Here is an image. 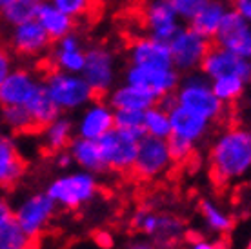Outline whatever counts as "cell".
<instances>
[{"label": "cell", "instance_id": "obj_1", "mask_svg": "<svg viewBox=\"0 0 251 249\" xmlns=\"http://www.w3.org/2000/svg\"><path fill=\"white\" fill-rule=\"evenodd\" d=\"M251 164V137L242 127H229L215 142L209 155V178L217 189L239 178Z\"/></svg>", "mask_w": 251, "mask_h": 249}, {"label": "cell", "instance_id": "obj_2", "mask_svg": "<svg viewBox=\"0 0 251 249\" xmlns=\"http://www.w3.org/2000/svg\"><path fill=\"white\" fill-rule=\"evenodd\" d=\"M175 102L206 120H220L224 115V104L215 97L211 86L202 76H189L184 80L175 95Z\"/></svg>", "mask_w": 251, "mask_h": 249}, {"label": "cell", "instance_id": "obj_3", "mask_svg": "<svg viewBox=\"0 0 251 249\" xmlns=\"http://www.w3.org/2000/svg\"><path fill=\"white\" fill-rule=\"evenodd\" d=\"M97 142L100 148V155L104 164H106V169H111V171L122 174L129 173L133 160L137 156L140 138L131 135L129 131L113 127L107 133H104Z\"/></svg>", "mask_w": 251, "mask_h": 249}, {"label": "cell", "instance_id": "obj_4", "mask_svg": "<svg viewBox=\"0 0 251 249\" xmlns=\"http://www.w3.org/2000/svg\"><path fill=\"white\" fill-rule=\"evenodd\" d=\"M171 164L168 144L164 138L148 137L146 135L138 142L137 156L133 160V166L129 173L126 174L133 182H146L153 180L157 174H160L164 169Z\"/></svg>", "mask_w": 251, "mask_h": 249}, {"label": "cell", "instance_id": "obj_5", "mask_svg": "<svg viewBox=\"0 0 251 249\" xmlns=\"http://www.w3.org/2000/svg\"><path fill=\"white\" fill-rule=\"evenodd\" d=\"M46 89L53 102L60 109H73L93 99L91 89L84 78L75 73H66L60 69H50L46 73Z\"/></svg>", "mask_w": 251, "mask_h": 249}, {"label": "cell", "instance_id": "obj_6", "mask_svg": "<svg viewBox=\"0 0 251 249\" xmlns=\"http://www.w3.org/2000/svg\"><path fill=\"white\" fill-rule=\"evenodd\" d=\"M84 80L91 89L95 102H102L115 78V58L106 48H93L86 53L84 60Z\"/></svg>", "mask_w": 251, "mask_h": 249}, {"label": "cell", "instance_id": "obj_7", "mask_svg": "<svg viewBox=\"0 0 251 249\" xmlns=\"http://www.w3.org/2000/svg\"><path fill=\"white\" fill-rule=\"evenodd\" d=\"M171 53V60H173V68L182 69V71H191V69L199 68L202 62L204 55L209 50V38H204L191 27L188 29H180L171 37L168 42Z\"/></svg>", "mask_w": 251, "mask_h": 249}, {"label": "cell", "instance_id": "obj_8", "mask_svg": "<svg viewBox=\"0 0 251 249\" xmlns=\"http://www.w3.org/2000/svg\"><path fill=\"white\" fill-rule=\"evenodd\" d=\"M97 182L91 174L80 173V174H69L64 178H58L50 186L48 195L55 204L68 207V209H76L84 202L93 199L97 193Z\"/></svg>", "mask_w": 251, "mask_h": 249}, {"label": "cell", "instance_id": "obj_9", "mask_svg": "<svg viewBox=\"0 0 251 249\" xmlns=\"http://www.w3.org/2000/svg\"><path fill=\"white\" fill-rule=\"evenodd\" d=\"M138 15L142 25L157 40L170 42L171 37L178 31V15L168 0H148Z\"/></svg>", "mask_w": 251, "mask_h": 249}, {"label": "cell", "instance_id": "obj_10", "mask_svg": "<svg viewBox=\"0 0 251 249\" xmlns=\"http://www.w3.org/2000/svg\"><path fill=\"white\" fill-rule=\"evenodd\" d=\"M217 46L231 51L242 58H250L251 55V31L248 19L237 11H226L220 22L219 29L215 33Z\"/></svg>", "mask_w": 251, "mask_h": 249}, {"label": "cell", "instance_id": "obj_11", "mask_svg": "<svg viewBox=\"0 0 251 249\" xmlns=\"http://www.w3.org/2000/svg\"><path fill=\"white\" fill-rule=\"evenodd\" d=\"M127 84L137 86L151 93L155 99H162L164 95L175 91L178 84L175 68H151V66H135L127 71Z\"/></svg>", "mask_w": 251, "mask_h": 249}, {"label": "cell", "instance_id": "obj_12", "mask_svg": "<svg viewBox=\"0 0 251 249\" xmlns=\"http://www.w3.org/2000/svg\"><path fill=\"white\" fill-rule=\"evenodd\" d=\"M53 213L55 202L50 195H35L19 207V211L15 213V220L29 238H40V233L53 218Z\"/></svg>", "mask_w": 251, "mask_h": 249}, {"label": "cell", "instance_id": "obj_13", "mask_svg": "<svg viewBox=\"0 0 251 249\" xmlns=\"http://www.w3.org/2000/svg\"><path fill=\"white\" fill-rule=\"evenodd\" d=\"M201 68L209 78H217L222 75H239L246 82L250 78L248 58H242V56L235 55V53L224 50L220 46H209L207 53L202 58Z\"/></svg>", "mask_w": 251, "mask_h": 249}, {"label": "cell", "instance_id": "obj_14", "mask_svg": "<svg viewBox=\"0 0 251 249\" xmlns=\"http://www.w3.org/2000/svg\"><path fill=\"white\" fill-rule=\"evenodd\" d=\"M40 82L33 73L25 69L9 71L0 84V107L25 106L27 100L37 93Z\"/></svg>", "mask_w": 251, "mask_h": 249}, {"label": "cell", "instance_id": "obj_15", "mask_svg": "<svg viewBox=\"0 0 251 249\" xmlns=\"http://www.w3.org/2000/svg\"><path fill=\"white\" fill-rule=\"evenodd\" d=\"M51 38L42 29V25L37 22V19L22 22L19 25H13L11 46L19 55L35 56L48 50Z\"/></svg>", "mask_w": 251, "mask_h": 249}, {"label": "cell", "instance_id": "obj_16", "mask_svg": "<svg viewBox=\"0 0 251 249\" xmlns=\"http://www.w3.org/2000/svg\"><path fill=\"white\" fill-rule=\"evenodd\" d=\"M27 162L20 156L13 140L0 137V187L2 189H15L24 178Z\"/></svg>", "mask_w": 251, "mask_h": 249}, {"label": "cell", "instance_id": "obj_17", "mask_svg": "<svg viewBox=\"0 0 251 249\" xmlns=\"http://www.w3.org/2000/svg\"><path fill=\"white\" fill-rule=\"evenodd\" d=\"M131 62L135 66H151V68H173L170 46L168 42L153 37L137 38L131 46Z\"/></svg>", "mask_w": 251, "mask_h": 249}, {"label": "cell", "instance_id": "obj_18", "mask_svg": "<svg viewBox=\"0 0 251 249\" xmlns=\"http://www.w3.org/2000/svg\"><path fill=\"white\" fill-rule=\"evenodd\" d=\"M168 115H170L171 135L182 137L189 142H195V140H199L206 135L209 120H206L197 113L189 111L186 107L178 106L176 102L168 109Z\"/></svg>", "mask_w": 251, "mask_h": 249}, {"label": "cell", "instance_id": "obj_19", "mask_svg": "<svg viewBox=\"0 0 251 249\" xmlns=\"http://www.w3.org/2000/svg\"><path fill=\"white\" fill-rule=\"evenodd\" d=\"M84 60H86V51H82L78 38L73 37L71 33L60 38L51 58V62H55V66L66 73H80L84 68Z\"/></svg>", "mask_w": 251, "mask_h": 249}, {"label": "cell", "instance_id": "obj_20", "mask_svg": "<svg viewBox=\"0 0 251 249\" xmlns=\"http://www.w3.org/2000/svg\"><path fill=\"white\" fill-rule=\"evenodd\" d=\"M109 129H113V113L102 102H95V106L89 107L80 120V125H78L80 137L99 140Z\"/></svg>", "mask_w": 251, "mask_h": 249}, {"label": "cell", "instance_id": "obj_21", "mask_svg": "<svg viewBox=\"0 0 251 249\" xmlns=\"http://www.w3.org/2000/svg\"><path fill=\"white\" fill-rule=\"evenodd\" d=\"M37 22L42 25V29L48 33L51 40H60L62 37L69 35L73 29V19L68 17L66 13L53 6V4H44L38 7L37 11Z\"/></svg>", "mask_w": 251, "mask_h": 249}, {"label": "cell", "instance_id": "obj_22", "mask_svg": "<svg viewBox=\"0 0 251 249\" xmlns=\"http://www.w3.org/2000/svg\"><path fill=\"white\" fill-rule=\"evenodd\" d=\"M226 7L217 0H207L206 4L191 17V29L202 35L204 38H213L220 22L226 15Z\"/></svg>", "mask_w": 251, "mask_h": 249}, {"label": "cell", "instance_id": "obj_23", "mask_svg": "<svg viewBox=\"0 0 251 249\" xmlns=\"http://www.w3.org/2000/svg\"><path fill=\"white\" fill-rule=\"evenodd\" d=\"M24 107L29 111V115H31L33 120H35V124L42 129V133H44V129L53 122V120L58 119V113H60V107L53 102V99L50 97L44 84H40V87L37 89V93L27 100V104H25Z\"/></svg>", "mask_w": 251, "mask_h": 249}, {"label": "cell", "instance_id": "obj_24", "mask_svg": "<svg viewBox=\"0 0 251 249\" xmlns=\"http://www.w3.org/2000/svg\"><path fill=\"white\" fill-rule=\"evenodd\" d=\"M155 104H157V99L153 95L137 86H131V84L119 87L111 95V106L115 109H138V111H146L148 107L155 106Z\"/></svg>", "mask_w": 251, "mask_h": 249}, {"label": "cell", "instance_id": "obj_25", "mask_svg": "<svg viewBox=\"0 0 251 249\" xmlns=\"http://www.w3.org/2000/svg\"><path fill=\"white\" fill-rule=\"evenodd\" d=\"M71 156L82 168L89 169V171H104L106 164L102 160L100 148L97 140H89V138H76L71 142Z\"/></svg>", "mask_w": 251, "mask_h": 249}, {"label": "cell", "instance_id": "obj_26", "mask_svg": "<svg viewBox=\"0 0 251 249\" xmlns=\"http://www.w3.org/2000/svg\"><path fill=\"white\" fill-rule=\"evenodd\" d=\"M40 6L42 0H6L0 6V17L6 24L19 25L35 19Z\"/></svg>", "mask_w": 251, "mask_h": 249}, {"label": "cell", "instance_id": "obj_27", "mask_svg": "<svg viewBox=\"0 0 251 249\" xmlns=\"http://www.w3.org/2000/svg\"><path fill=\"white\" fill-rule=\"evenodd\" d=\"M44 153L50 156L58 155L71 144V122L66 119L53 120L44 129Z\"/></svg>", "mask_w": 251, "mask_h": 249}, {"label": "cell", "instance_id": "obj_28", "mask_svg": "<svg viewBox=\"0 0 251 249\" xmlns=\"http://www.w3.org/2000/svg\"><path fill=\"white\" fill-rule=\"evenodd\" d=\"M2 119L17 135H38L42 129L35 124L33 117L24 106L2 107Z\"/></svg>", "mask_w": 251, "mask_h": 249}, {"label": "cell", "instance_id": "obj_29", "mask_svg": "<svg viewBox=\"0 0 251 249\" xmlns=\"http://www.w3.org/2000/svg\"><path fill=\"white\" fill-rule=\"evenodd\" d=\"M51 4L71 19H97L102 13L100 0H51Z\"/></svg>", "mask_w": 251, "mask_h": 249}, {"label": "cell", "instance_id": "obj_30", "mask_svg": "<svg viewBox=\"0 0 251 249\" xmlns=\"http://www.w3.org/2000/svg\"><path fill=\"white\" fill-rule=\"evenodd\" d=\"M246 80L239 75H222L213 78L211 84V91L215 93V97L224 104V102H235L240 95L244 93Z\"/></svg>", "mask_w": 251, "mask_h": 249}, {"label": "cell", "instance_id": "obj_31", "mask_svg": "<svg viewBox=\"0 0 251 249\" xmlns=\"http://www.w3.org/2000/svg\"><path fill=\"white\" fill-rule=\"evenodd\" d=\"M144 131L146 135L157 138H166L171 135L170 115L160 106H151L144 111Z\"/></svg>", "mask_w": 251, "mask_h": 249}, {"label": "cell", "instance_id": "obj_32", "mask_svg": "<svg viewBox=\"0 0 251 249\" xmlns=\"http://www.w3.org/2000/svg\"><path fill=\"white\" fill-rule=\"evenodd\" d=\"M113 127L122 131H129L137 138L146 137L144 131V111L138 109H117L113 115Z\"/></svg>", "mask_w": 251, "mask_h": 249}, {"label": "cell", "instance_id": "obj_33", "mask_svg": "<svg viewBox=\"0 0 251 249\" xmlns=\"http://www.w3.org/2000/svg\"><path fill=\"white\" fill-rule=\"evenodd\" d=\"M202 217L206 218V222L209 224V227L215 231H222V233H229L235 227V220L229 215L222 213L217 206H213L207 200H201L199 202Z\"/></svg>", "mask_w": 251, "mask_h": 249}, {"label": "cell", "instance_id": "obj_34", "mask_svg": "<svg viewBox=\"0 0 251 249\" xmlns=\"http://www.w3.org/2000/svg\"><path fill=\"white\" fill-rule=\"evenodd\" d=\"M171 4V7L175 9V13L178 17L184 19H191L195 13L199 11L207 0H168Z\"/></svg>", "mask_w": 251, "mask_h": 249}, {"label": "cell", "instance_id": "obj_35", "mask_svg": "<svg viewBox=\"0 0 251 249\" xmlns=\"http://www.w3.org/2000/svg\"><path fill=\"white\" fill-rule=\"evenodd\" d=\"M93 240L99 244L102 249H109L111 246H113V237H111V233H107V231H104V229L95 231Z\"/></svg>", "mask_w": 251, "mask_h": 249}, {"label": "cell", "instance_id": "obj_36", "mask_svg": "<svg viewBox=\"0 0 251 249\" xmlns=\"http://www.w3.org/2000/svg\"><path fill=\"white\" fill-rule=\"evenodd\" d=\"M9 71H11V58H9L6 50L0 48V84H2V80L7 76Z\"/></svg>", "mask_w": 251, "mask_h": 249}, {"label": "cell", "instance_id": "obj_37", "mask_svg": "<svg viewBox=\"0 0 251 249\" xmlns=\"http://www.w3.org/2000/svg\"><path fill=\"white\" fill-rule=\"evenodd\" d=\"M235 11L250 20L251 17V0H235Z\"/></svg>", "mask_w": 251, "mask_h": 249}, {"label": "cell", "instance_id": "obj_38", "mask_svg": "<svg viewBox=\"0 0 251 249\" xmlns=\"http://www.w3.org/2000/svg\"><path fill=\"white\" fill-rule=\"evenodd\" d=\"M193 249H226L224 244H207V242H195Z\"/></svg>", "mask_w": 251, "mask_h": 249}, {"label": "cell", "instance_id": "obj_39", "mask_svg": "<svg viewBox=\"0 0 251 249\" xmlns=\"http://www.w3.org/2000/svg\"><path fill=\"white\" fill-rule=\"evenodd\" d=\"M126 249H155V248L150 246V244H133V246H129V248Z\"/></svg>", "mask_w": 251, "mask_h": 249}, {"label": "cell", "instance_id": "obj_40", "mask_svg": "<svg viewBox=\"0 0 251 249\" xmlns=\"http://www.w3.org/2000/svg\"><path fill=\"white\" fill-rule=\"evenodd\" d=\"M4 2H6V0H0V6H2V4H4Z\"/></svg>", "mask_w": 251, "mask_h": 249}]
</instances>
